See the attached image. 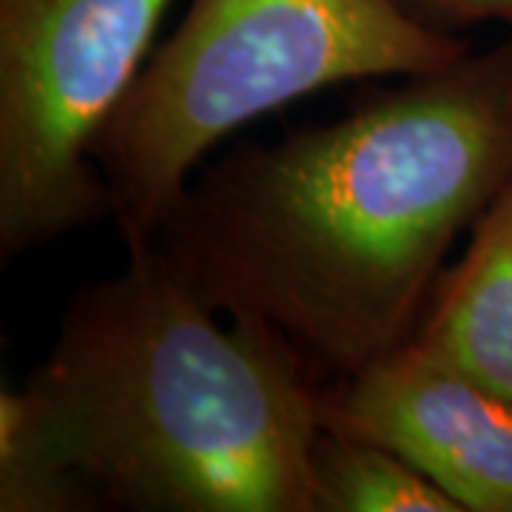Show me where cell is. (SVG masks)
<instances>
[{
    "mask_svg": "<svg viewBox=\"0 0 512 512\" xmlns=\"http://www.w3.org/2000/svg\"><path fill=\"white\" fill-rule=\"evenodd\" d=\"M512 180V32L328 126L202 168L154 237L200 302L350 376L413 339L456 239Z\"/></svg>",
    "mask_w": 512,
    "mask_h": 512,
    "instance_id": "obj_1",
    "label": "cell"
},
{
    "mask_svg": "<svg viewBox=\"0 0 512 512\" xmlns=\"http://www.w3.org/2000/svg\"><path fill=\"white\" fill-rule=\"evenodd\" d=\"M200 302L154 245L77 288L23 390L94 512H311L322 379Z\"/></svg>",
    "mask_w": 512,
    "mask_h": 512,
    "instance_id": "obj_2",
    "label": "cell"
},
{
    "mask_svg": "<svg viewBox=\"0 0 512 512\" xmlns=\"http://www.w3.org/2000/svg\"><path fill=\"white\" fill-rule=\"evenodd\" d=\"M470 52L396 0H188L92 146L126 251L154 242L237 128L330 86L436 72Z\"/></svg>",
    "mask_w": 512,
    "mask_h": 512,
    "instance_id": "obj_3",
    "label": "cell"
},
{
    "mask_svg": "<svg viewBox=\"0 0 512 512\" xmlns=\"http://www.w3.org/2000/svg\"><path fill=\"white\" fill-rule=\"evenodd\" d=\"M171 0H0V256L114 220L92 146Z\"/></svg>",
    "mask_w": 512,
    "mask_h": 512,
    "instance_id": "obj_4",
    "label": "cell"
},
{
    "mask_svg": "<svg viewBox=\"0 0 512 512\" xmlns=\"http://www.w3.org/2000/svg\"><path fill=\"white\" fill-rule=\"evenodd\" d=\"M319 424L390 447L464 512H512V407L416 339L322 384Z\"/></svg>",
    "mask_w": 512,
    "mask_h": 512,
    "instance_id": "obj_5",
    "label": "cell"
},
{
    "mask_svg": "<svg viewBox=\"0 0 512 512\" xmlns=\"http://www.w3.org/2000/svg\"><path fill=\"white\" fill-rule=\"evenodd\" d=\"M413 339L512 407V180L436 279Z\"/></svg>",
    "mask_w": 512,
    "mask_h": 512,
    "instance_id": "obj_6",
    "label": "cell"
},
{
    "mask_svg": "<svg viewBox=\"0 0 512 512\" xmlns=\"http://www.w3.org/2000/svg\"><path fill=\"white\" fill-rule=\"evenodd\" d=\"M311 512L464 510L390 447L322 427L311 447Z\"/></svg>",
    "mask_w": 512,
    "mask_h": 512,
    "instance_id": "obj_7",
    "label": "cell"
},
{
    "mask_svg": "<svg viewBox=\"0 0 512 512\" xmlns=\"http://www.w3.org/2000/svg\"><path fill=\"white\" fill-rule=\"evenodd\" d=\"M0 512H94L26 390H0Z\"/></svg>",
    "mask_w": 512,
    "mask_h": 512,
    "instance_id": "obj_8",
    "label": "cell"
},
{
    "mask_svg": "<svg viewBox=\"0 0 512 512\" xmlns=\"http://www.w3.org/2000/svg\"><path fill=\"white\" fill-rule=\"evenodd\" d=\"M410 18L441 35L464 37V32L501 23L512 32V0H396Z\"/></svg>",
    "mask_w": 512,
    "mask_h": 512,
    "instance_id": "obj_9",
    "label": "cell"
}]
</instances>
